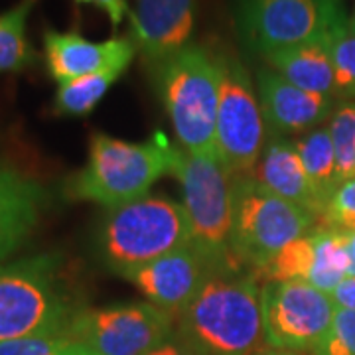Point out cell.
Returning <instances> with one entry per match:
<instances>
[{"label":"cell","mask_w":355,"mask_h":355,"mask_svg":"<svg viewBox=\"0 0 355 355\" xmlns=\"http://www.w3.org/2000/svg\"><path fill=\"white\" fill-rule=\"evenodd\" d=\"M330 38L331 34L302 46L266 53V64L296 87L336 97V73L331 62Z\"/></svg>","instance_id":"18"},{"label":"cell","mask_w":355,"mask_h":355,"mask_svg":"<svg viewBox=\"0 0 355 355\" xmlns=\"http://www.w3.org/2000/svg\"><path fill=\"white\" fill-rule=\"evenodd\" d=\"M196 0H137L128 14L137 50L154 65L188 48L196 28Z\"/></svg>","instance_id":"13"},{"label":"cell","mask_w":355,"mask_h":355,"mask_svg":"<svg viewBox=\"0 0 355 355\" xmlns=\"http://www.w3.org/2000/svg\"><path fill=\"white\" fill-rule=\"evenodd\" d=\"M266 190L286 202L296 203L320 219L324 207L306 174L296 144L286 137L268 135L253 176Z\"/></svg>","instance_id":"17"},{"label":"cell","mask_w":355,"mask_h":355,"mask_svg":"<svg viewBox=\"0 0 355 355\" xmlns=\"http://www.w3.org/2000/svg\"><path fill=\"white\" fill-rule=\"evenodd\" d=\"M0 355H97L73 336H38L0 343Z\"/></svg>","instance_id":"26"},{"label":"cell","mask_w":355,"mask_h":355,"mask_svg":"<svg viewBox=\"0 0 355 355\" xmlns=\"http://www.w3.org/2000/svg\"><path fill=\"white\" fill-rule=\"evenodd\" d=\"M294 144L304 164L306 174L310 178V184L316 191L318 200L326 209L334 191L340 186L330 130L322 127L314 128L300 140H296Z\"/></svg>","instance_id":"20"},{"label":"cell","mask_w":355,"mask_h":355,"mask_svg":"<svg viewBox=\"0 0 355 355\" xmlns=\"http://www.w3.org/2000/svg\"><path fill=\"white\" fill-rule=\"evenodd\" d=\"M347 247H349V253L355 259V231H349L347 233Z\"/></svg>","instance_id":"33"},{"label":"cell","mask_w":355,"mask_h":355,"mask_svg":"<svg viewBox=\"0 0 355 355\" xmlns=\"http://www.w3.org/2000/svg\"><path fill=\"white\" fill-rule=\"evenodd\" d=\"M314 265V241L312 233L291 241L282 247L261 270L253 272L259 282H275V280H308Z\"/></svg>","instance_id":"23"},{"label":"cell","mask_w":355,"mask_h":355,"mask_svg":"<svg viewBox=\"0 0 355 355\" xmlns=\"http://www.w3.org/2000/svg\"><path fill=\"white\" fill-rule=\"evenodd\" d=\"M188 245L191 231L186 209L164 196H146L109 209L97 235L101 261L121 277Z\"/></svg>","instance_id":"5"},{"label":"cell","mask_w":355,"mask_h":355,"mask_svg":"<svg viewBox=\"0 0 355 355\" xmlns=\"http://www.w3.org/2000/svg\"><path fill=\"white\" fill-rule=\"evenodd\" d=\"M172 176L182 186V205L190 221L191 247L209 270L247 272L231 249L233 196L231 174L217 156H198L176 146Z\"/></svg>","instance_id":"6"},{"label":"cell","mask_w":355,"mask_h":355,"mask_svg":"<svg viewBox=\"0 0 355 355\" xmlns=\"http://www.w3.org/2000/svg\"><path fill=\"white\" fill-rule=\"evenodd\" d=\"M176 146L164 132L144 142H128L103 132L89 140L87 164L69 182L73 200L99 203L107 209L146 198L154 184L174 170Z\"/></svg>","instance_id":"2"},{"label":"cell","mask_w":355,"mask_h":355,"mask_svg":"<svg viewBox=\"0 0 355 355\" xmlns=\"http://www.w3.org/2000/svg\"><path fill=\"white\" fill-rule=\"evenodd\" d=\"M330 296L336 308H345L355 312V277H347Z\"/></svg>","instance_id":"30"},{"label":"cell","mask_w":355,"mask_h":355,"mask_svg":"<svg viewBox=\"0 0 355 355\" xmlns=\"http://www.w3.org/2000/svg\"><path fill=\"white\" fill-rule=\"evenodd\" d=\"M219 105L216 154L231 176H253L266 142V123L247 67L231 53H217Z\"/></svg>","instance_id":"8"},{"label":"cell","mask_w":355,"mask_h":355,"mask_svg":"<svg viewBox=\"0 0 355 355\" xmlns=\"http://www.w3.org/2000/svg\"><path fill=\"white\" fill-rule=\"evenodd\" d=\"M46 64L53 81L64 83L77 77L91 76L111 67H125L132 64L137 46L128 38H111L105 42H91L77 32H44Z\"/></svg>","instance_id":"14"},{"label":"cell","mask_w":355,"mask_h":355,"mask_svg":"<svg viewBox=\"0 0 355 355\" xmlns=\"http://www.w3.org/2000/svg\"><path fill=\"white\" fill-rule=\"evenodd\" d=\"M261 310L266 347L302 354L328 334L336 304L308 280H275L261 286Z\"/></svg>","instance_id":"10"},{"label":"cell","mask_w":355,"mask_h":355,"mask_svg":"<svg viewBox=\"0 0 355 355\" xmlns=\"http://www.w3.org/2000/svg\"><path fill=\"white\" fill-rule=\"evenodd\" d=\"M312 355H355V312L336 308L328 334L320 340Z\"/></svg>","instance_id":"27"},{"label":"cell","mask_w":355,"mask_h":355,"mask_svg":"<svg viewBox=\"0 0 355 355\" xmlns=\"http://www.w3.org/2000/svg\"><path fill=\"white\" fill-rule=\"evenodd\" d=\"M154 81L182 148L198 156H217V53L190 44L164 62L154 64Z\"/></svg>","instance_id":"4"},{"label":"cell","mask_w":355,"mask_h":355,"mask_svg":"<svg viewBox=\"0 0 355 355\" xmlns=\"http://www.w3.org/2000/svg\"><path fill=\"white\" fill-rule=\"evenodd\" d=\"M254 355H302V354H294V352H280V349H261L259 354Z\"/></svg>","instance_id":"32"},{"label":"cell","mask_w":355,"mask_h":355,"mask_svg":"<svg viewBox=\"0 0 355 355\" xmlns=\"http://www.w3.org/2000/svg\"><path fill=\"white\" fill-rule=\"evenodd\" d=\"M148 355H198L191 352L190 347H186L182 342H178L176 336L170 340V342H166L164 345H160L158 349H154L153 354Z\"/></svg>","instance_id":"31"},{"label":"cell","mask_w":355,"mask_h":355,"mask_svg":"<svg viewBox=\"0 0 355 355\" xmlns=\"http://www.w3.org/2000/svg\"><path fill=\"white\" fill-rule=\"evenodd\" d=\"M320 219L324 221L322 225L345 233L355 231V178L345 180L338 186Z\"/></svg>","instance_id":"28"},{"label":"cell","mask_w":355,"mask_h":355,"mask_svg":"<svg viewBox=\"0 0 355 355\" xmlns=\"http://www.w3.org/2000/svg\"><path fill=\"white\" fill-rule=\"evenodd\" d=\"M77 6H95L109 16V22L113 28L125 20V16L130 14L127 0H73Z\"/></svg>","instance_id":"29"},{"label":"cell","mask_w":355,"mask_h":355,"mask_svg":"<svg viewBox=\"0 0 355 355\" xmlns=\"http://www.w3.org/2000/svg\"><path fill=\"white\" fill-rule=\"evenodd\" d=\"M231 249L247 272H257L282 247L314 229L318 217L268 191L254 178L233 180Z\"/></svg>","instance_id":"7"},{"label":"cell","mask_w":355,"mask_h":355,"mask_svg":"<svg viewBox=\"0 0 355 355\" xmlns=\"http://www.w3.org/2000/svg\"><path fill=\"white\" fill-rule=\"evenodd\" d=\"M310 233L314 241V265L308 282L318 291L331 294L349 277L354 263L347 247V233L328 225L314 227Z\"/></svg>","instance_id":"19"},{"label":"cell","mask_w":355,"mask_h":355,"mask_svg":"<svg viewBox=\"0 0 355 355\" xmlns=\"http://www.w3.org/2000/svg\"><path fill=\"white\" fill-rule=\"evenodd\" d=\"M349 26H352V28L355 30V8H354V14L349 16Z\"/></svg>","instance_id":"34"},{"label":"cell","mask_w":355,"mask_h":355,"mask_svg":"<svg viewBox=\"0 0 355 355\" xmlns=\"http://www.w3.org/2000/svg\"><path fill=\"white\" fill-rule=\"evenodd\" d=\"M330 137L336 154L340 184L355 178V101L342 103L330 121Z\"/></svg>","instance_id":"25"},{"label":"cell","mask_w":355,"mask_h":355,"mask_svg":"<svg viewBox=\"0 0 355 355\" xmlns=\"http://www.w3.org/2000/svg\"><path fill=\"white\" fill-rule=\"evenodd\" d=\"M347 16L340 0H235V24L257 53L326 38Z\"/></svg>","instance_id":"9"},{"label":"cell","mask_w":355,"mask_h":355,"mask_svg":"<svg viewBox=\"0 0 355 355\" xmlns=\"http://www.w3.org/2000/svg\"><path fill=\"white\" fill-rule=\"evenodd\" d=\"M176 318L150 302L83 308L69 336L97 355H148L174 338Z\"/></svg>","instance_id":"11"},{"label":"cell","mask_w":355,"mask_h":355,"mask_svg":"<svg viewBox=\"0 0 355 355\" xmlns=\"http://www.w3.org/2000/svg\"><path fill=\"white\" fill-rule=\"evenodd\" d=\"M257 89L268 135L288 137L314 130L334 109V97L296 87L272 69H259Z\"/></svg>","instance_id":"15"},{"label":"cell","mask_w":355,"mask_h":355,"mask_svg":"<svg viewBox=\"0 0 355 355\" xmlns=\"http://www.w3.org/2000/svg\"><path fill=\"white\" fill-rule=\"evenodd\" d=\"M330 50L336 73V97L355 101V30L349 26V18L334 28Z\"/></svg>","instance_id":"24"},{"label":"cell","mask_w":355,"mask_h":355,"mask_svg":"<svg viewBox=\"0 0 355 355\" xmlns=\"http://www.w3.org/2000/svg\"><path fill=\"white\" fill-rule=\"evenodd\" d=\"M62 265L58 253L0 265V343L69 331L83 306L65 286Z\"/></svg>","instance_id":"3"},{"label":"cell","mask_w":355,"mask_h":355,"mask_svg":"<svg viewBox=\"0 0 355 355\" xmlns=\"http://www.w3.org/2000/svg\"><path fill=\"white\" fill-rule=\"evenodd\" d=\"M211 275L200 253L188 245L130 270L123 279L130 280L150 304L178 318Z\"/></svg>","instance_id":"12"},{"label":"cell","mask_w":355,"mask_h":355,"mask_svg":"<svg viewBox=\"0 0 355 355\" xmlns=\"http://www.w3.org/2000/svg\"><path fill=\"white\" fill-rule=\"evenodd\" d=\"M178 342L198 355H254L265 345L261 282L251 272H217L176 318Z\"/></svg>","instance_id":"1"},{"label":"cell","mask_w":355,"mask_h":355,"mask_svg":"<svg viewBox=\"0 0 355 355\" xmlns=\"http://www.w3.org/2000/svg\"><path fill=\"white\" fill-rule=\"evenodd\" d=\"M125 71V67H111L60 83L53 97V113L60 116H87Z\"/></svg>","instance_id":"21"},{"label":"cell","mask_w":355,"mask_h":355,"mask_svg":"<svg viewBox=\"0 0 355 355\" xmlns=\"http://www.w3.org/2000/svg\"><path fill=\"white\" fill-rule=\"evenodd\" d=\"M46 203L48 193L40 182L0 162V263L32 235Z\"/></svg>","instance_id":"16"},{"label":"cell","mask_w":355,"mask_h":355,"mask_svg":"<svg viewBox=\"0 0 355 355\" xmlns=\"http://www.w3.org/2000/svg\"><path fill=\"white\" fill-rule=\"evenodd\" d=\"M38 0H20L0 14V73L22 71L34 65L36 51L26 38V20Z\"/></svg>","instance_id":"22"}]
</instances>
